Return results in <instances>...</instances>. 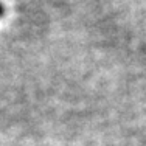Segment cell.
I'll use <instances>...</instances> for the list:
<instances>
[{"label":"cell","instance_id":"cell-1","mask_svg":"<svg viewBox=\"0 0 146 146\" xmlns=\"http://www.w3.org/2000/svg\"><path fill=\"white\" fill-rule=\"evenodd\" d=\"M3 13H5V9H3V6H2V3H0V17L3 16Z\"/></svg>","mask_w":146,"mask_h":146}]
</instances>
